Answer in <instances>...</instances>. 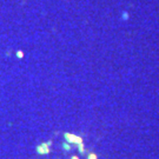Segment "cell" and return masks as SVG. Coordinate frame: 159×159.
Segmentation results:
<instances>
[{"label":"cell","instance_id":"obj_1","mask_svg":"<svg viewBox=\"0 0 159 159\" xmlns=\"http://www.w3.org/2000/svg\"><path fill=\"white\" fill-rule=\"evenodd\" d=\"M17 57L19 58V59H21V58L24 57V53H23L21 51H18V52H17Z\"/></svg>","mask_w":159,"mask_h":159},{"label":"cell","instance_id":"obj_2","mask_svg":"<svg viewBox=\"0 0 159 159\" xmlns=\"http://www.w3.org/2000/svg\"><path fill=\"white\" fill-rule=\"evenodd\" d=\"M89 159H96V156H94V154H91V156H90V158Z\"/></svg>","mask_w":159,"mask_h":159}]
</instances>
